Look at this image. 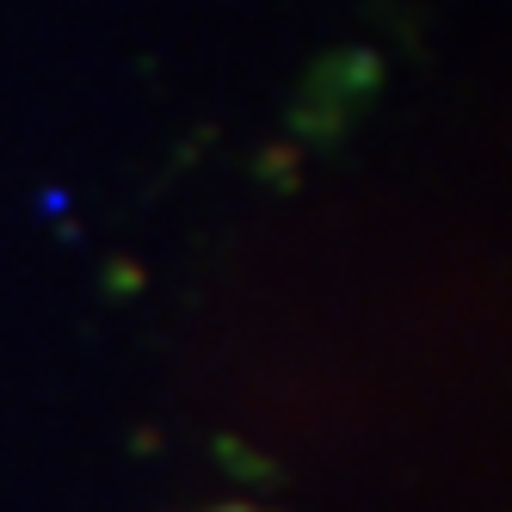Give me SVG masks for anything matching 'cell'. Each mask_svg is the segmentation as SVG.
Returning <instances> with one entry per match:
<instances>
[{
    "label": "cell",
    "instance_id": "3",
    "mask_svg": "<svg viewBox=\"0 0 512 512\" xmlns=\"http://www.w3.org/2000/svg\"><path fill=\"white\" fill-rule=\"evenodd\" d=\"M247 173L266 179L272 192H297V149H290V142H266V149H253Z\"/></svg>",
    "mask_w": 512,
    "mask_h": 512
},
{
    "label": "cell",
    "instance_id": "6",
    "mask_svg": "<svg viewBox=\"0 0 512 512\" xmlns=\"http://www.w3.org/2000/svg\"><path fill=\"white\" fill-rule=\"evenodd\" d=\"M62 204H68L62 192H38V210H50V216H62Z\"/></svg>",
    "mask_w": 512,
    "mask_h": 512
},
{
    "label": "cell",
    "instance_id": "5",
    "mask_svg": "<svg viewBox=\"0 0 512 512\" xmlns=\"http://www.w3.org/2000/svg\"><path fill=\"white\" fill-rule=\"evenodd\" d=\"M130 451H136V457H149V451H161V432H130Z\"/></svg>",
    "mask_w": 512,
    "mask_h": 512
},
{
    "label": "cell",
    "instance_id": "2",
    "mask_svg": "<svg viewBox=\"0 0 512 512\" xmlns=\"http://www.w3.org/2000/svg\"><path fill=\"white\" fill-rule=\"evenodd\" d=\"M216 463H223V469L235 475V482H253V488H272L278 475H284V469H278L272 457H260V451H247L241 438H216Z\"/></svg>",
    "mask_w": 512,
    "mask_h": 512
},
{
    "label": "cell",
    "instance_id": "1",
    "mask_svg": "<svg viewBox=\"0 0 512 512\" xmlns=\"http://www.w3.org/2000/svg\"><path fill=\"white\" fill-rule=\"evenodd\" d=\"M377 93H383V56L377 50H327L321 62H309L297 99L284 105L290 136L334 155L346 142V130L377 105Z\"/></svg>",
    "mask_w": 512,
    "mask_h": 512
},
{
    "label": "cell",
    "instance_id": "4",
    "mask_svg": "<svg viewBox=\"0 0 512 512\" xmlns=\"http://www.w3.org/2000/svg\"><path fill=\"white\" fill-rule=\"evenodd\" d=\"M142 278H149V272H142L136 260H124V253H112V260L99 266V284H105V297H112V303L142 297Z\"/></svg>",
    "mask_w": 512,
    "mask_h": 512
}]
</instances>
